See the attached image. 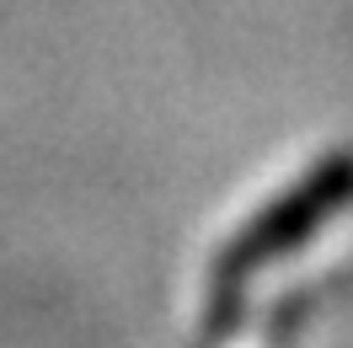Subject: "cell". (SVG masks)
<instances>
[{
  "instance_id": "cell-1",
  "label": "cell",
  "mask_w": 353,
  "mask_h": 348,
  "mask_svg": "<svg viewBox=\"0 0 353 348\" xmlns=\"http://www.w3.org/2000/svg\"><path fill=\"white\" fill-rule=\"evenodd\" d=\"M348 204H353V151H327L300 182H289L263 215L246 220L241 231L225 241L220 262H214L220 300H230L246 279H257V273L273 268L279 258L300 252V246H305L321 225H332Z\"/></svg>"
}]
</instances>
